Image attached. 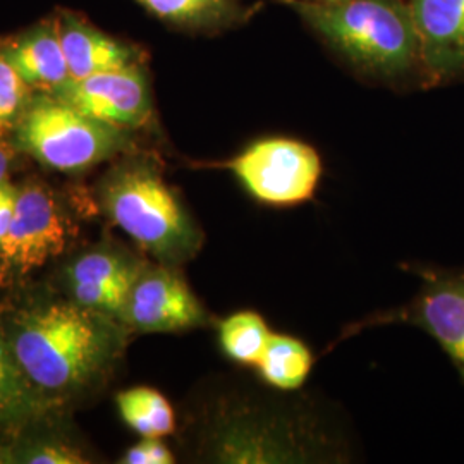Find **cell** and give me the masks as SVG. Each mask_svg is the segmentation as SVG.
<instances>
[{"mask_svg":"<svg viewBox=\"0 0 464 464\" xmlns=\"http://www.w3.org/2000/svg\"><path fill=\"white\" fill-rule=\"evenodd\" d=\"M19 151L14 141L7 140V134L0 133V184L9 183V172Z\"/></svg>","mask_w":464,"mask_h":464,"instance_id":"cell-23","label":"cell"},{"mask_svg":"<svg viewBox=\"0 0 464 464\" xmlns=\"http://www.w3.org/2000/svg\"><path fill=\"white\" fill-rule=\"evenodd\" d=\"M67 241L66 218L44 184L16 188L13 218L0 246V272L30 274L59 256Z\"/></svg>","mask_w":464,"mask_h":464,"instance_id":"cell-6","label":"cell"},{"mask_svg":"<svg viewBox=\"0 0 464 464\" xmlns=\"http://www.w3.org/2000/svg\"><path fill=\"white\" fill-rule=\"evenodd\" d=\"M145 262L133 255L97 249L80 256L67 272L72 301L103 315L121 318Z\"/></svg>","mask_w":464,"mask_h":464,"instance_id":"cell-11","label":"cell"},{"mask_svg":"<svg viewBox=\"0 0 464 464\" xmlns=\"http://www.w3.org/2000/svg\"><path fill=\"white\" fill-rule=\"evenodd\" d=\"M0 45L5 59L34 92L53 93L71 80L55 14L21 34L0 38Z\"/></svg>","mask_w":464,"mask_h":464,"instance_id":"cell-13","label":"cell"},{"mask_svg":"<svg viewBox=\"0 0 464 464\" xmlns=\"http://www.w3.org/2000/svg\"><path fill=\"white\" fill-rule=\"evenodd\" d=\"M32 97L34 90L21 80L0 45V133H13Z\"/></svg>","mask_w":464,"mask_h":464,"instance_id":"cell-19","label":"cell"},{"mask_svg":"<svg viewBox=\"0 0 464 464\" xmlns=\"http://www.w3.org/2000/svg\"><path fill=\"white\" fill-rule=\"evenodd\" d=\"M61 402L28 379L0 337V433L23 430L47 420Z\"/></svg>","mask_w":464,"mask_h":464,"instance_id":"cell-14","label":"cell"},{"mask_svg":"<svg viewBox=\"0 0 464 464\" xmlns=\"http://www.w3.org/2000/svg\"><path fill=\"white\" fill-rule=\"evenodd\" d=\"M128 332L117 318L52 301L19 312L2 339L40 391L64 401L111 375Z\"/></svg>","mask_w":464,"mask_h":464,"instance_id":"cell-1","label":"cell"},{"mask_svg":"<svg viewBox=\"0 0 464 464\" xmlns=\"http://www.w3.org/2000/svg\"><path fill=\"white\" fill-rule=\"evenodd\" d=\"M124 423L141 437L164 439L176 429V415L164 394L151 387H133L117 394Z\"/></svg>","mask_w":464,"mask_h":464,"instance_id":"cell-17","label":"cell"},{"mask_svg":"<svg viewBox=\"0 0 464 464\" xmlns=\"http://www.w3.org/2000/svg\"><path fill=\"white\" fill-rule=\"evenodd\" d=\"M122 461L126 464H172L176 459L162 439L143 437L124 454Z\"/></svg>","mask_w":464,"mask_h":464,"instance_id":"cell-21","label":"cell"},{"mask_svg":"<svg viewBox=\"0 0 464 464\" xmlns=\"http://www.w3.org/2000/svg\"><path fill=\"white\" fill-rule=\"evenodd\" d=\"M16 199V188L11 183L0 184V246L7 234Z\"/></svg>","mask_w":464,"mask_h":464,"instance_id":"cell-22","label":"cell"},{"mask_svg":"<svg viewBox=\"0 0 464 464\" xmlns=\"http://www.w3.org/2000/svg\"><path fill=\"white\" fill-rule=\"evenodd\" d=\"M266 318L255 312H237L218 324V344L237 365L255 366L270 337Z\"/></svg>","mask_w":464,"mask_h":464,"instance_id":"cell-18","label":"cell"},{"mask_svg":"<svg viewBox=\"0 0 464 464\" xmlns=\"http://www.w3.org/2000/svg\"><path fill=\"white\" fill-rule=\"evenodd\" d=\"M312 366L314 354L303 341L272 332L255 368L268 387L298 391L308 381Z\"/></svg>","mask_w":464,"mask_h":464,"instance_id":"cell-16","label":"cell"},{"mask_svg":"<svg viewBox=\"0 0 464 464\" xmlns=\"http://www.w3.org/2000/svg\"><path fill=\"white\" fill-rule=\"evenodd\" d=\"M316 2H324V4H337V2H344V0H316Z\"/></svg>","mask_w":464,"mask_h":464,"instance_id":"cell-24","label":"cell"},{"mask_svg":"<svg viewBox=\"0 0 464 464\" xmlns=\"http://www.w3.org/2000/svg\"><path fill=\"white\" fill-rule=\"evenodd\" d=\"M420 287L413 301L382 322L411 324L446 351L464 381V268L416 266Z\"/></svg>","mask_w":464,"mask_h":464,"instance_id":"cell-9","label":"cell"},{"mask_svg":"<svg viewBox=\"0 0 464 464\" xmlns=\"http://www.w3.org/2000/svg\"><path fill=\"white\" fill-rule=\"evenodd\" d=\"M420 40V72L425 83L464 74V0H410Z\"/></svg>","mask_w":464,"mask_h":464,"instance_id":"cell-10","label":"cell"},{"mask_svg":"<svg viewBox=\"0 0 464 464\" xmlns=\"http://www.w3.org/2000/svg\"><path fill=\"white\" fill-rule=\"evenodd\" d=\"M151 16L188 34H214L243 24L251 9L243 0H136Z\"/></svg>","mask_w":464,"mask_h":464,"instance_id":"cell-15","label":"cell"},{"mask_svg":"<svg viewBox=\"0 0 464 464\" xmlns=\"http://www.w3.org/2000/svg\"><path fill=\"white\" fill-rule=\"evenodd\" d=\"M0 463L26 464H83V454L61 440H36L26 446L0 448Z\"/></svg>","mask_w":464,"mask_h":464,"instance_id":"cell-20","label":"cell"},{"mask_svg":"<svg viewBox=\"0 0 464 464\" xmlns=\"http://www.w3.org/2000/svg\"><path fill=\"white\" fill-rule=\"evenodd\" d=\"M119 322L130 332L170 334L208 325L210 315L176 266H145Z\"/></svg>","mask_w":464,"mask_h":464,"instance_id":"cell-7","label":"cell"},{"mask_svg":"<svg viewBox=\"0 0 464 464\" xmlns=\"http://www.w3.org/2000/svg\"><path fill=\"white\" fill-rule=\"evenodd\" d=\"M102 203L119 229L159 264L181 266L197 256L203 234L150 157H131L105 178Z\"/></svg>","mask_w":464,"mask_h":464,"instance_id":"cell-3","label":"cell"},{"mask_svg":"<svg viewBox=\"0 0 464 464\" xmlns=\"http://www.w3.org/2000/svg\"><path fill=\"white\" fill-rule=\"evenodd\" d=\"M52 95L86 116L126 131L145 130L153 121V100L143 64L69 80Z\"/></svg>","mask_w":464,"mask_h":464,"instance_id":"cell-8","label":"cell"},{"mask_svg":"<svg viewBox=\"0 0 464 464\" xmlns=\"http://www.w3.org/2000/svg\"><path fill=\"white\" fill-rule=\"evenodd\" d=\"M358 71L401 80L420 71V40L410 0H284Z\"/></svg>","mask_w":464,"mask_h":464,"instance_id":"cell-2","label":"cell"},{"mask_svg":"<svg viewBox=\"0 0 464 464\" xmlns=\"http://www.w3.org/2000/svg\"><path fill=\"white\" fill-rule=\"evenodd\" d=\"M55 16L71 80H83L103 71L143 64L141 50L102 32L83 14L61 9Z\"/></svg>","mask_w":464,"mask_h":464,"instance_id":"cell-12","label":"cell"},{"mask_svg":"<svg viewBox=\"0 0 464 464\" xmlns=\"http://www.w3.org/2000/svg\"><path fill=\"white\" fill-rule=\"evenodd\" d=\"M251 198L277 208L314 198L322 160L314 147L293 138H264L226 164Z\"/></svg>","mask_w":464,"mask_h":464,"instance_id":"cell-5","label":"cell"},{"mask_svg":"<svg viewBox=\"0 0 464 464\" xmlns=\"http://www.w3.org/2000/svg\"><path fill=\"white\" fill-rule=\"evenodd\" d=\"M17 150L59 172H83L134 149L133 131L86 116L52 93H36L13 130Z\"/></svg>","mask_w":464,"mask_h":464,"instance_id":"cell-4","label":"cell"}]
</instances>
